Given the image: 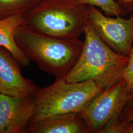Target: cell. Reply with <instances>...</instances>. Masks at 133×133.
<instances>
[{
	"instance_id": "6da1fadb",
	"label": "cell",
	"mask_w": 133,
	"mask_h": 133,
	"mask_svg": "<svg viewBox=\"0 0 133 133\" xmlns=\"http://www.w3.org/2000/svg\"><path fill=\"white\" fill-rule=\"evenodd\" d=\"M90 6L75 0H40L23 15L24 25L47 37L78 38L84 33Z\"/></svg>"
},
{
	"instance_id": "7a4b0ae2",
	"label": "cell",
	"mask_w": 133,
	"mask_h": 133,
	"mask_svg": "<svg viewBox=\"0 0 133 133\" xmlns=\"http://www.w3.org/2000/svg\"><path fill=\"white\" fill-rule=\"evenodd\" d=\"M83 46L75 65L64 76L69 82L93 81L105 88L121 78L129 57L116 52L100 38L90 20L84 29Z\"/></svg>"
},
{
	"instance_id": "3957f363",
	"label": "cell",
	"mask_w": 133,
	"mask_h": 133,
	"mask_svg": "<svg viewBox=\"0 0 133 133\" xmlns=\"http://www.w3.org/2000/svg\"><path fill=\"white\" fill-rule=\"evenodd\" d=\"M17 45L39 68L56 78L64 77L81 55L83 42L79 38L60 39L34 32L24 25L15 34Z\"/></svg>"
},
{
	"instance_id": "277c9868",
	"label": "cell",
	"mask_w": 133,
	"mask_h": 133,
	"mask_svg": "<svg viewBox=\"0 0 133 133\" xmlns=\"http://www.w3.org/2000/svg\"><path fill=\"white\" fill-rule=\"evenodd\" d=\"M104 89L95 81L72 82L64 77L56 78L52 84L38 87L33 95L37 108L30 124L59 115L82 112Z\"/></svg>"
},
{
	"instance_id": "5b68a950",
	"label": "cell",
	"mask_w": 133,
	"mask_h": 133,
	"mask_svg": "<svg viewBox=\"0 0 133 133\" xmlns=\"http://www.w3.org/2000/svg\"><path fill=\"white\" fill-rule=\"evenodd\" d=\"M131 94L121 78L95 97L82 112L91 133H101L109 124L119 118Z\"/></svg>"
},
{
	"instance_id": "8992f818",
	"label": "cell",
	"mask_w": 133,
	"mask_h": 133,
	"mask_svg": "<svg viewBox=\"0 0 133 133\" xmlns=\"http://www.w3.org/2000/svg\"><path fill=\"white\" fill-rule=\"evenodd\" d=\"M89 19L100 38L116 52L128 56L133 44V12L125 19L107 16L91 6Z\"/></svg>"
},
{
	"instance_id": "52a82bcc",
	"label": "cell",
	"mask_w": 133,
	"mask_h": 133,
	"mask_svg": "<svg viewBox=\"0 0 133 133\" xmlns=\"http://www.w3.org/2000/svg\"><path fill=\"white\" fill-rule=\"evenodd\" d=\"M36 108L33 96L17 97L0 94V133H27Z\"/></svg>"
},
{
	"instance_id": "ba28073f",
	"label": "cell",
	"mask_w": 133,
	"mask_h": 133,
	"mask_svg": "<svg viewBox=\"0 0 133 133\" xmlns=\"http://www.w3.org/2000/svg\"><path fill=\"white\" fill-rule=\"evenodd\" d=\"M20 66L9 50L0 46V94L17 97L35 94L38 87L22 76Z\"/></svg>"
},
{
	"instance_id": "9c48e42d",
	"label": "cell",
	"mask_w": 133,
	"mask_h": 133,
	"mask_svg": "<svg viewBox=\"0 0 133 133\" xmlns=\"http://www.w3.org/2000/svg\"><path fill=\"white\" fill-rule=\"evenodd\" d=\"M27 133H91L82 112L64 114L30 124Z\"/></svg>"
},
{
	"instance_id": "30bf717a",
	"label": "cell",
	"mask_w": 133,
	"mask_h": 133,
	"mask_svg": "<svg viewBox=\"0 0 133 133\" xmlns=\"http://www.w3.org/2000/svg\"><path fill=\"white\" fill-rule=\"evenodd\" d=\"M23 15H16L0 19V46L12 54L21 66H28L30 60L17 45L15 34L19 26L24 25Z\"/></svg>"
},
{
	"instance_id": "8fae6325",
	"label": "cell",
	"mask_w": 133,
	"mask_h": 133,
	"mask_svg": "<svg viewBox=\"0 0 133 133\" xmlns=\"http://www.w3.org/2000/svg\"><path fill=\"white\" fill-rule=\"evenodd\" d=\"M40 0H0V19L24 15Z\"/></svg>"
},
{
	"instance_id": "7c38bea8",
	"label": "cell",
	"mask_w": 133,
	"mask_h": 133,
	"mask_svg": "<svg viewBox=\"0 0 133 133\" xmlns=\"http://www.w3.org/2000/svg\"><path fill=\"white\" fill-rule=\"evenodd\" d=\"M80 4L96 6L101 9L104 14L110 17L121 16L126 11L115 0H75Z\"/></svg>"
},
{
	"instance_id": "4fadbf2b",
	"label": "cell",
	"mask_w": 133,
	"mask_h": 133,
	"mask_svg": "<svg viewBox=\"0 0 133 133\" xmlns=\"http://www.w3.org/2000/svg\"><path fill=\"white\" fill-rule=\"evenodd\" d=\"M121 78L125 81L129 91L132 94L133 93V44L127 64L125 68Z\"/></svg>"
},
{
	"instance_id": "5bb4252c",
	"label": "cell",
	"mask_w": 133,
	"mask_h": 133,
	"mask_svg": "<svg viewBox=\"0 0 133 133\" xmlns=\"http://www.w3.org/2000/svg\"><path fill=\"white\" fill-rule=\"evenodd\" d=\"M133 120V93L132 94L125 106L119 118V121L125 124Z\"/></svg>"
},
{
	"instance_id": "9a60e30c",
	"label": "cell",
	"mask_w": 133,
	"mask_h": 133,
	"mask_svg": "<svg viewBox=\"0 0 133 133\" xmlns=\"http://www.w3.org/2000/svg\"><path fill=\"white\" fill-rule=\"evenodd\" d=\"M120 133H133V120L125 124H121Z\"/></svg>"
},
{
	"instance_id": "2e32d148",
	"label": "cell",
	"mask_w": 133,
	"mask_h": 133,
	"mask_svg": "<svg viewBox=\"0 0 133 133\" xmlns=\"http://www.w3.org/2000/svg\"><path fill=\"white\" fill-rule=\"evenodd\" d=\"M117 2L125 10L126 8L133 6V0H118Z\"/></svg>"
}]
</instances>
